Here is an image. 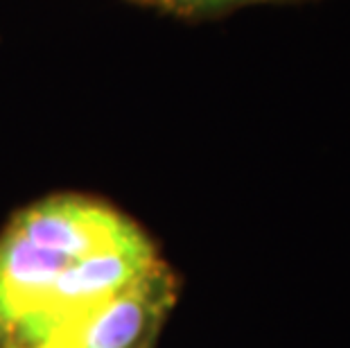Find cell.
<instances>
[{"label":"cell","instance_id":"6da1fadb","mask_svg":"<svg viewBox=\"0 0 350 348\" xmlns=\"http://www.w3.org/2000/svg\"><path fill=\"white\" fill-rule=\"evenodd\" d=\"M161 269L152 240L107 204L29 206L0 235V348H32Z\"/></svg>","mask_w":350,"mask_h":348},{"label":"cell","instance_id":"7a4b0ae2","mask_svg":"<svg viewBox=\"0 0 350 348\" xmlns=\"http://www.w3.org/2000/svg\"><path fill=\"white\" fill-rule=\"evenodd\" d=\"M174 299L176 280L165 267L32 348H150Z\"/></svg>","mask_w":350,"mask_h":348},{"label":"cell","instance_id":"3957f363","mask_svg":"<svg viewBox=\"0 0 350 348\" xmlns=\"http://www.w3.org/2000/svg\"><path fill=\"white\" fill-rule=\"evenodd\" d=\"M156 3L167 7V10H172V12L195 14V12L219 10V7H228L237 3H251V0H156Z\"/></svg>","mask_w":350,"mask_h":348}]
</instances>
